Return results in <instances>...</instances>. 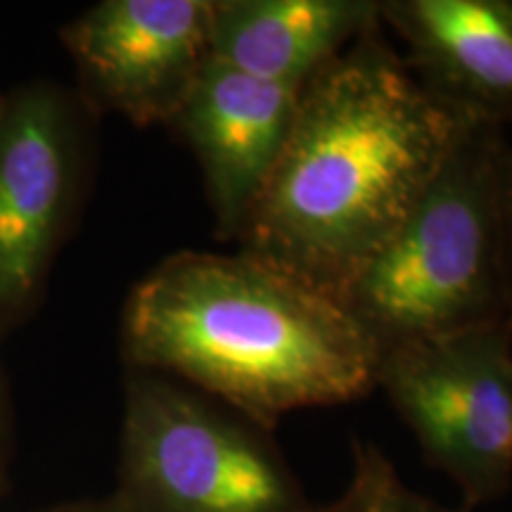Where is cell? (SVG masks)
I'll return each mask as SVG.
<instances>
[{
  "instance_id": "1",
  "label": "cell",
  "mask_w": 512,
  "mask_h": 512,
  "mask_svg": "<svg viewBox=\"0 0 512 512\" xmlns=\"http://www.w3.org/2000/svg\"><path fill=\"white\" fill-rule=\"evenodd\" d=\"M465 124L425 91L380 22L304 86L240 252L339 299L408 219Z\"/></svg>"
},
{
  "instance_id": "2",
  "label": "cell",
  "mask_w": 512,
  "mask_h": 512,
  "mask_svg": "<svg viewBox=\"0 0 512 512\" xmlns=\"http://www.w3.org/2000/svg\"><path fill=\"white\" fill-rule=\"evenodd\" d=\"M128 370L178 380L256 425L375 389L380 351L330 294L249 254L185 249L128 294Z\"/></svg>"
},
{
  "instance_id": "3",
  "label": "cell",
  "mask_w": 512,
  "mask_h": 512,
  "mask_svg": "<svg viewBox=\"0 0 512 512\" xmlns=\"http://www.w3.org/2000/svg\"><path fill=\"white\" fill-rule=\"evenodd\" d=\"M501 126L467 121L394 238L339 294L377 351L512 323L498 235Z\"/></svg>"
},
{
  "instance_id": "4",
  "label": "cell",
  "mask_w": 512,
  "mask_h": 512,
  "mask_svg": "<svg viewBox=\"0 0 512 512\" xmlns=\"http://www.w3.org/2000/svg\"><path fill=\"white\" fill-rule=\"evenodd\" d=\"M119 512H306L309 498L273 432L159 373L128 370Z\"/></svg>"
},
{
  "instance_id": "5",
  "label": "cell",
  "mask_w": 512,
  "mask_h": 512,
  "mask_svg": "<svg viewBox=\"0 0 512 512\" xmlns=\"http://www.w3.org/2000/svg\"><path fill=\"white\" fill-rule=\"evenodd\" d=\"M375 389L434 470L475 510L512 486V323L420 339L380 354Z\"/></svg>"
},
{
  "instance_id": "6",
  "label": "cell",
  "mask_w": 512,
  "mask_h": 512,
  "mask_svg": "<svg viewBox=\"0 0 512 512\" xmlns=\"http://www.w3.org/2000/svg\"><path fill=\"white\" fill-rule=\"evenodd\" d=\"M93 117L79 93L55 83L0 93V344L36 311L79 219Z\"/></svg>"
},
{
  "instance_id": "7",
  "label": "cell",
  "mask_w": 512,
  "mask_h": 512,
  "mask_svg": "<svg viewBox=\"0 0 512 512\" xmlns=\"http://www.w3.org/2000/svg\"><path fill=\"white\" fill-rule=\"evenodd\" d=\"M214 0H102L60 38L93 112L166 126L211 60Z\"/></svg>"
},
{
  "instance_id": "8",
  "label": "cell",
  "mask_w": 512,
  "mask_h": 512,
  "mask_svg": "<svg viewBox=\"0 0 512 512\" xmlns=\"http://www.w3.org/2000/svg\"><path fill=\"white\" fill-rule=\"evenodd\" d=\"M302 91L209 60L166 124L200 164L219 240H238L283 155Z\"/></svg>"
},
{
  "instance_id": "9",
  "label": "cell",
  "mask_w": 512,
  "mask_h": 512,
  "mask_svg": "<svg viewBox=\"0 0 512 512\" xmlns=\"http://www.w3.org/2000/svg\"><path fill=\"white\" fill-rule=\"evenodd\" d=\"M425 91L460 119L512 124V0H380Z\"/></svg>"
},
{
  "instance_id": "10",
  "label": "cell",
  "mask_w": 512,
  "mask_h": 512,
  "mask_svg": "<svg viewBox=\"0 0 512 512\" xmlns=\"http://www.w3.org/2000/svg\"><path fill=\"white\" fill-rule=\"evenodd\" d=\"M380 24V0H214L211 60L306 86Z\"/></svg>"
},
{
  "instance_id": "11",
  "label": "cell",
  "mask_w": 512,
  "mask_h": 512,
  "mask_svg": "<svg viewBox=\"0 0 512 512\" xmlns=\"http://www.w3.org/2000/svg\"><path fill=\"white\" fill-rule=\"evenodd\" d=\"M306 512H475L448 508L403 482L392 460L368 439L351 441V477L330 503L309 505Z\"/></svg>"
},
{
  "instance_id": "12",
  "label": "cell",
  "mask_w": 512,
  "mask_h": 512,
  "mask_svg": "<svg viewBox=\"0 0 512 512\" xmlns=\"http://www.w3.org/2000/svg\"><path fill=\"white\" fill-rule=\"evenodd\" d=\"M498 235H501V264L505 294H508V306L512 316V145L505 143L498 162Z\"/></svg>"
},
{
  "instance_id": "13",
  "label": "cell",
  "mask_w": 512,
  "mask_h": 512,
  "mask_svg": "<svg viewBox=\"0 0 512 512\" xmlns=\"http://www.w3.org/2000/svg\"><path fill=\"white\" fill-rule=\"evenodd\" d=\"M12 460V401L5 370L0 366V498L10 489Z\"/></svg>"
},
{
  "instance_id": "14",
  "label": "cell",
  "mask_w": 512,
  "mask_h": 512,
  "mask_svg": "<svg viewBox=\"0 0 512 512\" xmlns=\"http://www.w3.org/2000/svg\"><path fill=\"white\" fill-rule=\"evenodd\" d=\"M41 512H119L117 505L110 496L107 498H95V501H69V503H57Z\"/></svg>"
}]
</instances>
